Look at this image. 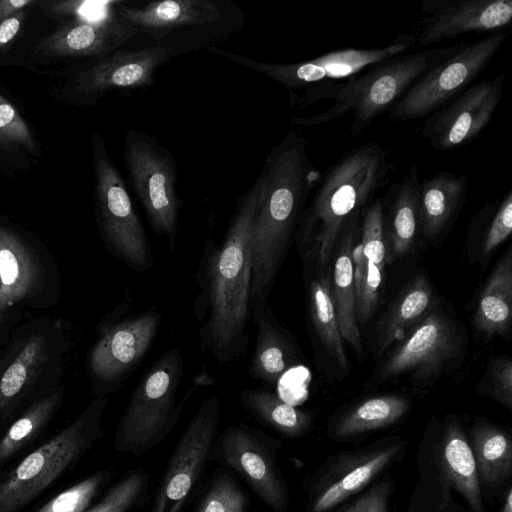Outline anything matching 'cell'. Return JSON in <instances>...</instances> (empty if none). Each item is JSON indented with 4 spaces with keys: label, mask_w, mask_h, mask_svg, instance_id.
I'll return each mask as SVG.
<instances>
[{
    "label": "cell",
    "mask_w": 512,
    "mask_h": 512,
    "mask_svg": "<svg viewBox=\"0 0 512 512\" xmlns=\"http://www.w3.org/2000/svg\"><path fill=\"white\" fill-rule=\"evenodd\" d=\"M59 397L54 393L39 400L11 425L0 440V461L9 458L37 433L53 413Z\"/></svg>",
    "instance_id": "obj_34"
},
{
    "label": "cell",
    "mask_w": 512,
    "mask_h": 512,
    "mask_svg": "<svg viewBox=\"0 0 512 512\" xmlns=\"http://www.w3.org/2000/svg\"><path fill=\"white\" fill-rule=\"evenodd\" d=\"M308 144L303 135L288 133L269 152L261 171L265 188L252 231L250 314L254 324L267 307L308 196L322 175L309 157Z\"/></svg>",
    "instance_id": "obj_2"
},
{
    "label": "cell",
    "mask_w": 512,
    "mask_h": 512,
    "mask_svg": "<svg viewBox=\"0 0 512 512\" xmlns=\"http://www.w3.org/2000/svg\"><path fill=\"white\" fill-rule=\"evenodd\" d=\"M388 495L389 485L382 482L358 498L344 512H387Z\"/></svg>",
    "instance_id": "obj_43"
},
{
    "label": "cell",
    "mask_w": 512,
    "mask_h": 512,
    "mask_svg": "<svg viewBox=\"0 0 512 512\" xmlns=\"http://www.w3.org/2000/svg\"><path fill=\"white\" fill-rule=\"evenodd\" d=\"M249 373L257 381L275 385L294 362V352L274 312L266 307L257 323Z\"/></svg>",
    "instance_id": "obj_21"
},
{
    "label": "cell",
    "mask_w": 512,
    "mask_h": 512,
    "mask_svg": "<svg viewBox=\"0 0 512 512\" xmlns=\"http://www.w3.org/2000/svg\"><path fill=\"white\" fill-rule=\"evenodd\" d=\"M106 403V399L95 401L75 422L19 463L0 483V512L25 506L99 438Z\"/></svg>",
    "instance_id": "obj_6"
},
{
    "label": "cell",
    "mask_w": 512,
    "mask_h": 512,
    "mask_svg": "<svg viewBox=\"0 0 512 512\" xmlns=\"http://www.w3.org/2000/svg\"><path fill=\"white\" fill-rule=\"evenodd\" d=\"M361 245L365 260L384 270L386 245L384 238L383 202L375 200L362 211Z\"/></svg>",
    "instance_id": "obj_37"
},
{
    "label": "cell",
    "mask_w": 512,
    "mask_h": 512,
    "mask_svg": "<svg viewBox=\"0 0 512 512\" xmlns=\"http://www.w3.org/2000/svg\"><path fill=\"white\" fill-rule=\"evenodd\" d=\"M239 398L242 406L254 418L286 437L302 436L311 426L309 413L269 391L247 388L240 392Z\"/></svg>",
    "instance_id": "obj_28"
},
{
    "label": "cell",
    "mask_w": 512,
    "mask_h": 512,
    "mask_svg": "<svg viewBox=\"0 0 512 512\" xmlns=\"http://www.w3.org/2000/svg\"><path fill=\"white\" fill-rule=\"evenodd\" d=\"M419 185L418 167L412 165L406 176L390 187L387 231L392 258L409 251L419 230Z\"/></svg>",
    "instance_id": "obj_24"
},
{
    "label": "cell",
    "mask_w": 512,
    "mask_h": 512,
    "mask_svg": "<svg viewBox=\"0 0 512 512\" xmlns=\"http://www.w3.org/2000/svg\"><path fill=\"white\" fill-rule=\"evenodd\" d=\"M400 448L391 445L356 459L344 472L316 489L311 512H326L361 490L391 462Z\"/></svg>",
    "instance_id": "obj_23"
},
{
    "label": "cell",
    "mask_w": 512,
    "mask_h": 512,
    "mask_svg": "<svg viewBox=\"0 0 512 512\" xmlns=\"http://www.w3.org/2000/svg\"><path fill=\"white\" fill-rule=\"evenodd\" d=\"M38 276L28 247L12 231L0 226V310L26 297Z\"/></svg>",
    "instance_id": "obj_25"
},
{
    "label": "cell",
    "mask_w": 512,
    "mask_h": 512,
    "mask_svg": "<svg viewBox=\"0 0 512 512\" xmlns=\"http://www.w3.org/2000/svg\"><path fill=\"white\" fill-rule=\"evenodd\" d=\"M25 13L20 10L0 23V50L6 47L19 33Z\"/></svg>",
    "instance_id": "obj_44"
},
{
    "label": "cell",
    "mask_w": 512,
    "mask_h": 512,
    "mask_svg": "<svg viewBox=\"0 0 512 512\" xmlns=\"http://www.w3.org/2000/svg\"><path fill=\"white\" fill-rule=\"evenodd\" d=\"M408 407L405 398L395 395L370 398L339 421L335 434L347 437L388 426L402 417Z\"/></svg>",
    "instance_id": "obj_31"
},
{
    "label": "cell",
    "mask_w": 512,
    "mask_h": 512,
    "mask_svg": "<svg viewBox=\"0 0 512 512\" xmlns=\"http://www.w3.org/2000/svg\"><path fill=\"white\" fill-rule=\"evenodd\" d=\"M460 45L402 54L346 80L313 85L289 95L291 106L297 110L325 99L332 102L328 109L312 116H293L291 123L310 127L352 113L349 130L352 135H358L383 112L390 110L427 71L455 53Z\"/></svg>",
    "instance_id": "obj_4"
},
{
    "label": "cell",
    "mask_w": 512,
    "mask_h": 512,
    "mask_svg": "<svg viewBox=\"0 0 512 512\" xmlns=\"http://www.w3.org/2000/svg\"><path fill=\"white\" fill-rule=\"evenodd\" d=\"M264 177L242 194L222 244L208 240L197 272L194 313L201 350L219 364L245 356L251 319L252 231L263 198Z\"/></svg>",
    "instance_id": "obj_1"
},
{
    "label": "cell",
    "mask_w": 512,
    "mask_h": 512,
    "mask_svg": "<svg viewBox=\"0 0 512 512\" xmlns=\"http://www.w3.org/2000/svg\"><path fill=\"white\" fill-rule=\"evenodd\" d=\"M504 85V72L491 79H481L427 116L422 135L430 147L447 151L473 141L490 123L502 98Z\"/></svg>",
    "instance_id": "obj_14"
},
{
    "label": "cell",
    "mask_w": 512,
    "mask_h": 512,
    "mask_svg": "<svg viewBox=\"0 0 512 512\" xmlns=\"http://www.w3.org/2000/svg\"><path fill=\"white\" fill-rule=\"evenodd\" d=\"M413 46L412 37L406 32L385 47L341 49L308 61L288 64L258 61L215 46L207 50L269 77L284 86L291 95L313 85L340 82L356 76L380 63L405 54Z\"/></svg>",
    "instance_id": "obj_11"
},
{
    "label": "cell",
    "mask_w": 512,
    "mask_h": 512,
    "mask_svg": "<svg viewBox=\"0 0 512 512\" xmlns=\"http://www.w3.org/2000/svg\"><path fill=\"white\" fill-rule=\"evenodd\" d=\"M512 318V253L508 251L483 287L474 316L479 332L492 337L509 332Z\"/></svg>",
    "instance_id": "obj_22"
},
{
    "label": "cell",
    "mask_w": 512,
    "mask_h": 512,
    "mask_svg": "<svg viewBox=\"0 0 512 512\" xmlns=\"http://www.w3.org/2000/svg\"><path fill=\"white\" fill-rule=\"evenodd\" d=\"M491 394L498 402L512 409V362L496 359L491 365Z\"/></svg>",
    "instance_id": "obj_42"
},
{
    "label": "cell",
    "mask_w": 512,
    "mask_h": 512,
    "mask_svg": "<svg viewBox=\"0 0 512 512\" xmlns=\"http://www.w3.org/2000/svg\"><path fill=\"white\" fill-rule=\"evenodd\" d=\"M114 9L122 20L153 41L194 34L216 44L245 25L243 10L230 0H156L139 5L116 1Z\"/></svg>",
    "instance_id": "obj_8"
},
{
    "label": "cell",
    "mask_w": 512,
    "mask_h": 512,
    "mask_svg": "<svg viewBox=\"0 0 512 512\" xmlns=\"http://www.w3.org/2000/svg\"><path fill=\"white\" fill-rule=\"evenodd\" d=\"M183 365L181 350L169 349L142 376L118 422L116 451L142 456L170 434L182 410L177 393Z\"/></svg>",
    "instance_id": "obj_5"
},
{
    "label": "cell",
    "mask_w": 512,
    "mask_h": 512,
    "mask_svg": "<svg viewBox=\"0 0 512 512\" xmlns=\"http://www.w3.org/2000/svg\"><path fill=\"white\" fill-rule=\"evenodd\" d=\"M115 6V5H114ZM138 31L115 12L100 22L69 23L41 43L40 50L51 56L102 58L131 42Z\"/></svg>",
    "instance_id": "obj_18"
},
{
    "label": "cell",
    "mask_w": 512,
    "mask_h": 512,
    "mask_svg": "<svg viewBox=\"0 0 512 512\" xmlns=\"http://www.w3.org/2000/svg\"><path fill=\"white\" fill-rule=\"evenodd\" d=\"M221 404L207 397L191 418L170 455L152 495L149 512H182L210 461L218 435Z\"/></svg>",
    "instance_id": "obj_12"
},
{
    "label": "cell",
    "mask_w": 512,
    "mask_h": 512,
    "mask_svg": "<svg viewBox=\"0 0 512 512\" xmlns=\"http://www.w3.org/2000/svg\"><path fill=\"white\" fill-rule=\"evenodd\" d=\"M33 3V0H0V23Z\"/></svg>",
    "instance_id": "obj_45"
},
{
    "label": "cell",
    "mask_w": 512,
    "mask_h": 512,
    "mask_svg": "<svg viewBox=\"0 0 512 512\" xmlns=\"http://www.w3.org/2000/svg\"><path fill=\"white\" fill-rule=\"evenodd\" d=\"M512 232V191L509 190L498 203L493 204L485 237L483 254H491Z\"/></svg>",
    "instance_id": "obj_39"
},
{
    "label": "cell",
    "mask_w": 512,
    "mask_h": 512,
    "mask_svg": "<svg viewBox=\"0 0 512 512\" xmlns=\"http://www.w3.org/2000/svg\"><path fill=\"white\" fill-rule=\"evenodd\" d=\"M433 293L426 277L418 276L401 292L385 315L378 330V349L387 350L394 342L403 340L427 315Z\"/></svg>",
    "instance_id": "obj_26"
},
{
    "label": "cell",
    "mask_w": 512,
    "mask_h": 512,
    "mask_svg": "<svg viewBox=\"0 0 512 512\" xmlns=\"http://www.w3.org/2000/svg\"><path fill=\"white\" fill-rule=\"evenodd\" d=\"M391 166L390 151L371 141L346 152L321 175L297 228L301 250L317 266L330 260L343 226L371 204Z\"/></svg>",
    "instance_id": "obj_3"
},
{
    "label": "cell",
    "mask_w": 512,
    "mask_h": 512,
    "mask_svg": "<svg viewBox=\"0 0 512 512\" xmlns=\"http://www.w3.org/2000/svg\"><path fill=\"white\" fill-rule=\"evenodd\" d=\"M278 448L263 431L232 425L217 436L210 460L234 471L273 512H285L289 493L276 460Z\"/></svg>",
    "instance_id": "obj_13"
},
{
    "label": "cell",
    "mask_w": 512,
    "mask_h": 512,
    "mask_svg": "<svg viewBox=\"0 0 512 512\" xmlns=\"http://www.w3.org/2000/svg\"><path fill=\"white\" fill-rule=\"evenodd\" d=\"M512 20V0H424L422 15L408 34L428 47L467 33H494Z\"/></svg>",
    "instance_id": "obj_15"
},
{
    "label": "cell",
    "mask_w": 512,
    "mask_h": 512,
    "mask_svg": "<svg viewBox=\"0 0 512 512\" xmlns=\"http://www.w3.org/2000/svg\"><path fill=\"white\" fill-rule=\"evenodd\" d=\"M124 160L132 192L142 205L155 234L173 251L181 202L176 191L177 165L155 138L138 129L125 136Z\"/></svg>",
    "instance_id": "obj_7"
},
{
    "label": "cell",
    "mask_w": 512,
    "mask_h": 512,
    "mask_svg": "<svg viewBox=\"0 0 512 512\" xmlns=\"http://www.w3.org/2000/svg\"><path fill=\"white\" fill-rule=\"evenodd\" d=\"M308 303L313 326L322 344L335 362L342 369H346L348 361L333 303L329 275H319L310 281Z\"/></svg>",
    "instance_id": "obj_30"
},
{
    "label": "cell",
    "mask_w": 512,
    "mask_h": 512,
    "mask_svg": "<svg viewBox=\"0 0 512 512\" xmlns=\"http://www.w3.org/2000/svg\"><path fill=\"white\" fill-rule=\"evenodd\" d=\"M46 358L42 335L31 336L0 378V411L18 397Z\"/></svg>",
    "instance_id": "obj_32"
},
{
    "label": "cell",
    "mask_w": 512,
    "mask_h": 512,
    "mask_svg": "<svg viewBox=\"0 0 512 512\" xmlns=\"http://www.w3.org/2000/svg\"><path fill=\"white\" fill-rule=\"evenodd\" d=\"M361 212L350 217L343 226L340 245L331 277L333 303L342 339L362 353L360 331L356 322V296L353 277L352 247Z\"/></svg>",
    "instance_id": "obj_20"
},
{
    "label": "cell",
    "mask_w": 512,
    "mask_h": 512,
    "mask_svg": "<svg viewBox=\"0 0 512 512\" xmlns=\"http://www.w3.org/2000/svg\"><path fill=\"white\" fill-rule=\"evenodd\" d=\"M0 284H1V281H0Z\"/></svg>",
    "instance_id": "obj_47"
},
{
    "label": "cell",
    "mask_w": 512,
    "mask_h": 512,
    "mask_svg": "<svg viewBox=\"0 0 512 512\" xmlns=\"http://www.w3.org/2000/svg\"><path fill=\"white\" fill-rule=\"evenodd\" d=\"M113 474L112 469L98 471L58 494L37 512H85Z\"/></svg>",
    "instance_id": "obj_36"
},
{
    "label": "cell",
    "mask_w": 512,
    "mask_h": 512,
    "mask_svg": "<svg viewBox=\"0 0 512 512\" xmlns=\"http://www.w3.org/2000/svg\"><path fill=\"white\" fill-rule=\"evenodd\" d=\"M479 481L495 486L510 477L512 471V444L502 430L488 424H476L471 433Z\"/></svg>",
    "instance_id": "obj_29"
},
{
    "label": "cell",
    "mask_w": 512,
    "mask_h": 512,
    "mask_svg": "<svg viewBox=\"0 0 512 512\" xmlns=\"http://www.w3.org/2000/svg\"><path fill=\"white\" fill-rule=\"evenodd\" d=\"M152 496L150 475L142 468L125 473L104 497L85 512H143Z\"/></svg>",
    "instance_id": "obj_33"
},
{
    "label": "cell",
    "mask_w": 512,
    "mask_h": 512,
    "mask_svg": "<svg viewBox=\"0 0 512 512\" xmlns=\"http://www.w3.org/2000/svg\"><path fill=\"white\" fill-rule=\"evenodd\" d=\"M501 512H512V490L509 489L506 495Z\"/></svg>",
    "instance_id": "obj_46"
},
{
    "label": "cell",
    "mask_w": 512,
    "mask_h": 512,
    "mask_svg": "<svg viewBox=\"0 0 512 512\" xmlns=\"http://www.w3.org/2000/svg\"><path fill=\"white\" fill-rule=\"evenodd\" d=\"M116 1H60L50 10L58 14L75 16L77 21L100 22L114 14Z\"/></svg>",
    "instance_id": "obj_40"
},
{
    "label": "cell",
    "mask_w": 512,
    "mask_h": 512,
    "mask_svg": "<svg viewBox=\"0 0 512 512\" xmlns=\"http://www.w3.org/2000/svg\"><path fill=\"white\" fill-rule=\"evenodd\" d=\"M161 321L160 312L150 309L107 325L89 355L93 376L109 384L129 377L153 344Z\"/></svg>",
    "instance_id": "obj_16"
},
{
    "label": "cell",
    "mask_w": 512,
    "mask_h": 512,
    "mask_svg": "<svg viewBox=\"0 0 512 512\" xmlns=\"http://www.w3.org/2000/svg\"><path fill=\"white\" fill-rule=\"evenodd\" d=\"M460 343L446 317L439 313L429 314L385 361L378 378L385 381L408 372L417 377L431 376L458 354Z\"/></svg>",
    "instance_id": "obj_17"
},
{
    "label": "cell",
    "mask_w": 512,
    "mask_h": 512,
    "mask_svg": "<svg viewBox=\"0 0 512 512\" xmlns=\"http://www.w3.org/2000/svg\"><path fill=\"white\" fill-rule=\"evenodd\" d=\"M442 466L449 482L474 511L480 512L481 490L474 455L456 422H450L446 427L442 445Z\"/></svg>",
    "instance_id": "obj_27"
},
{
    "label": "cell",
    "mask_w": 512,
    "mask_h": 512,
    "mask_svg": "<svg viewBox=\"0 0 512 512\" xmlns=\"http://www.w3.org/2000/svg\"><path fill=\"white\" fill-rule=\"evenodd\" d=\"M383 272L384 270L366 260L363 284L356 298V312L362 322H365L371 316L377 305Z\"/></svg>",
    "instance_id": "obj_41"
},
{
    "label": "cell",
    "mask_w": 512,
    "mask_h": 512,
    "mask_svg": "<svg viewBox=\"0 0 512 512\" xmlns=\"http://www.w3.org/2000/svg\"><path fill=\"white\" fill-rule=\"evenodd\" d=\"M0 145L35 149L33 136L18 110L0 94Z\"/></svg>",
    "instance_id": "obj_38"
},
{
    "label": "cell",
    "mask_w": 512,
    "mask_h": 512,
    "mask_svg": "<svg viewBox=\"0 0 512 512\" xmlns=\"http://www.w3.org/2000/svg\"><path fill=\"white\" fill-rule=\"evenodd\" d=\"M247 494L225 470L216 471L194 512H249Z\"/></svg>",
    "instance_id": "obj_35"
},
{
    "label": "cell",
    "mask_w": 512,
    "mask_h": 512,
    "mask_svg": "<svg viewBox=\"0 0 512 512\" xmlns=\"http://www.w3.org/2000/svg\"><path fill=\"white\" fill-rule=\"evenodd\" d=\"M93 144L95 202L103 238L115 256L131 269L148 271L154 257L124 179L99 135L94 136Z\"/></svg>",
    "instance_id": "obj_10"
},
{
    "label": "cell",
    "mask_w": 512,
    "mask_h": 512,
    "mask_svg": "<svg viewBox=\"0 0 512 512\" xmlns=\"http://www.w3.org/2000/svg\"><path fill=\"white\" fill-rule=\"evenodd\" d=\"M509 36L490 33L459 49L420 77L389 110L393 122L429 116L468 88L490 64Z\"/></svg>",
    "instance_id": "obj_9"
},
{
    "label": "cell",
    "mask_w": 512,
    "mask_h": 512,
    "mask_svg": "<svg viewBox=\"0 0 512 512\" xmlns=\"http://www.w3.org/2000/svg\"><path fill=\"white\" fill-rule=\"evenodd\" d=\"M468 180L465 175L439 171L419 185V230L427 239L437 238L465 202Z\"/></svg>",
    "instance_id": "obj_19"
}]
</instances>
